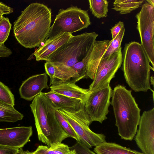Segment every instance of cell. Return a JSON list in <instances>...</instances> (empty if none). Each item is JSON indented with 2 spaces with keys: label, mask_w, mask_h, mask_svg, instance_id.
Segmentation results:
<instances>
[{
  "label": "cell",
  "mask_w": 154,
  "mask_h": 154,
  "mask_svg": "<svg viewBox=\"0 0 154 154\" xmlns=\"http://www.w3.org/2000/svg\"><path fill=\"white\" fill-rule=\"evenodd\" d=\"M48 77L46 73L32 75L23 81L19 89L21 98L31 101L42 92L45 89H49Z\"/></svg>",
  "instance_id": "4fadbf2b"
},
{
  "label": "cell",
  "mask_w": 154,
  "mask_h": 154,
  "mask_svg": "<svg viewBox=\"0 0 154 154\" xmlns=\"http://www.w3.org/2000/svg\"><path fill=\"white\" fill-rule=\"evenodd\" d=\"M46 73L50 77V85H51L54 81L55 73V68L54 65L50 62H46L44 65Z\"/></svg>",
  "instance_id": "f1b7e54d"
},
{
  "label": "cell",
  "mask_w": 154,
  "mask_h": 154,
  "mask_svg": "<svg viewBox=\"0 0 154 154\" xmlns=\"http://www.w3.org/2000/svg\"><path fill=\"white\" fill-rule=\"evenodd\" d=\"M124 24L123 22L119 21L110 29L112 39L117 36L121 29L124 27Z\"/></svg>",
  "instance_id": "f546056e"
},
{
  "label": "cell",
  "mask_w": 154,
  "mask_h": 154,
  "mask_svg": "<svg viewBox=\"0 0 154 154\" xmlns=\"http://www.w3.org/2000/svg\"><path fill=\"white\" fill-rule=\"evenodd\" d=\"M44 93L57 109L74 108L83 102L79 100L57 94L51 91Z\"/></svg>",
  "instance_id": "ac0fdd59"
},
{
  "label": "cell",
  "mask_w": 154,
  "mask_h": 154,
  "mask_svg": "<svg viewBox=\"0 0 154 154\" xmlns=\"http://www.w3.org/2000/svg\"><path fill=\"white\" fill-rule=\"evenodd\" d=\"M14 106L0 102V122H15L23 119V115Z\"/></svg>",
  "instance_id": "d6986e66"
},
{
  "label": "cell",
  "mask_w": 154,
  "mask_h": 154,
  "mask_svg": "<svg viewBox=\"0 0 154 154\" xmlns=\"http://www.w3.org/2000/svg\"><path fill=\"white\" fill-rule=\"evenodd\" d=\"M68 146L61 143L52 144L49 146L39 145L34 154H70L71 150Z\"/></svg>",
  "instance_id": "ffe728a7"
},
{
  "label": "cell",
  "mask_w": 154,
  "mask_h": 154,
  "mask_svg": "<svg viewBox=\"0 0 154 154\" xmlns=\"http://www.w3.org/2000/svg\"><path fill=\"white\" fill-rule=\"evenodd\" d=\"M91 24L88 10L76 6L60 9L44 41L61 32L72 34L81 30Z\"/></svg>",
  "instance_id": "52a82bcc"
},
{
  "label": "cell",
  "mask_w": 154,
  "mask_h": 154,
  "mask_svg": "<svg viewBox=\"0 0 154 154\" xmlns=\"http://www.w3.org/2000/svg\"><path fill=\"white\" fill-rule=\"evenodd\" d=\"M55 113L59 122L65 131L70 137L73 138L76 140L77 142H79V139L77 134L58 109H55Z\"/></svg>",
  "instance_id": "d4e9b609"
},
{
  "label": "cell",
  "mask_w": 154,
  "mask_h": 154,
  "mask_svg": "<svg viewBox=\"0 0 154 154\" xmlns=\"http://www.w3.org/2000/svg\"><path fill=\"white\" fill-rule=\"evenodd\" d=\"M91 52L85 58L71 67L82 79L86 78L87 64Z\"/></svg>",
  "instance_id": "4316f807"
},
{
  "label": "cell",
  "mask_w": 154,
  "mask_h": 154,
  "mask_svg": "<svg viewBox=\"0 0 154 154\" xmlns=\"http://www.w3.org/2000/svg\"><path fill=\"white\" fill-rule=\"evenodd\" d=\"M144 0H116L113 3V9L122 14L131 13L138 8Z\"/></svg>",
  "instance_id": "44dd1931"
},
{
  "label": "cell",
  "mask_w": 154,
  "mask_h": 154,
  "mask_svg": "<svg viewBox=\"0 0 154 154\" xmlns=\"http://www.w3.org/2000/svg\"><path fill=\"white\" fill-rule=\"evenodd\" d=\"M0 102L13 106L15 105L14 95L9 88L0 81Z\"/></svg>",
  "instance_id": "cb8c5ba5"
},
{
  "label": "cell",
  "mask_w": 154,
  "mask_h": 154,
  "mask_svg": "<svg viewBox=\"0 0 154 154\" xmlns=\"http://www.w3.org/2000/svg\"><path fill=\"white\" fill-rule=\"evenodd\" d=\"M11 27L9 18L3 16L0 21V45L4 44L7 40Z\"/></svg>",
  "instance_id": "484cf974"
},
{
  "label": "cell",
  "mask_w": 154,
  "mask_h": 154,
  "mask_svg": "<svg viewBox=\"0 0 154 154\" xmlns=\"http://www.w3.org/2000/svg\"><path fill=\"white\" fill-rule=\"evenodd\" d=\"M123 55L121 47L111 55L100 59L93 81L89 86L91 91L109 86V83L122 63Z\"/></svg>",
  "instance_id": "9c48e42d"
},
{
  "label": "cell",
  "mask_w": 154,
  "mask_h": 154,
  "mask_svg": "<svg viewBox=\"0 0 154 154\" xmlns=\"http://www.w3.org/2000/svg\"><path fill=\"white\" fill-rule=\"evenodd\" d=\"M122 57V69L129 86L136 92L150 89V71L154 69L141 44L134 41L126 44Z\"/></svg>",
  "instance_id": "3957f363"
},
{
  "label": "cell",
  "mask_w": 154,
  "mask_h": 154,
  "mask_svg": "<svg viewBox=\"0 0 154 154\" xmlns=\"http://www.w3.org/2000/svg\"><path fill=\"white\" fill-rule=\"evenodd\" d=\"M141 44L154 68V7L146 2L136 15Z\"/></svg>",
  "instance_id": "ba28073f"
},
{
  "label": "cell",
  "mask_w": 154,
  "mask_h": 154,
  "mask_svg": "<svg viewBox=\"0 0 154 154\" xmlns=\"http://www.w3.org/2000/svg\"><path fill=\"white\" fill-rule=\"evenodd\" d=\"M112 89L109 86L91 91L84 103L85 111L92 122L100 123L107 119L108 108L110 104Z\"/></svg>",
  "instance_id": "30bf717a"
},
{
  "label": "cell",
  "mask_w": 154,
  "mask_h": 154,
  "mask_svg": "<svg viewBox=\"0 0 154 154\" xmlns=\"http://www.w3.org/2000/svg\"><path fill=\"white\" fill-rule=\"evenodd\" d=\"M24 154H34L33 152H30L28 150L24 151Z\"/></svg>",
  "instance_id": "d590c367"
},
{
  "label": "cell",
  "mask_w": 154,
  "mask_h": 154,
  "mask_svg": "<svg viewBox=\"0 0 154 154\" xmlns=\"http://www.w3.org/2000/svg\"><path fill=\"white\" fill-rule=\"evenodd\" d=\"M145 1L147 2V3L149 4L150 5H152L153 7H154V0H147Z\"/></svg>",
  "instance_id": "836d02e7"
},
{
  "label": "cell",
  "mask_w": 154,
  "mask_h": 154,
  "mask_svg": "<svg viewBox=\"0 0 154 154\" xmlns=\"http://www.w3.org/2000/svg\"><path fill=\"white\" fill-rule=\"evenodd\" d=\"M58 110L77 134L79 143L89 149L106 142L104 134L94 132L90 128L92 122L85 111L83 102L74 108Z\"/></svg>",
  "instance_id": "8992f818"
},
{
  "label": "cell",
  "mask_w": 154,
  "mask_h": 154,
  "mask_svg": "<svg viewBox=\"0 0 154 154\" xmlns=\"http://www.w3.org/2000/svg\"><path fill=\"white\" fill-rule=\"evenodd\" d=\"M72 35L70 33L61 32L44 41V44L33 53L36 60L46 61L51 54L66 42Z\"/></svg>",
  "instance_id": "5bb4252c"
},
{
  "label": "cell",
  "mask_w": 154,
  "mask_h": 154,
  "mask_svg": "<svg viewBox=\"0 0 154 154\" xmlns=\"http://www.w3.org/2000/svg\"><path fill=\"white\" fill-rule=\"evenodd\" d=\"M13 12V8L2 2H0V13L3 14H8Z\"/></svg>",
  "instance_id": "1f68e13d"
},
{
  "label": "cell",
  "mask_w": 154,
  "mask_h": 154,
  "mask_svg": "<svg viewBox=\"0 0 154 154\" xmlns=\"http://www.w3.org/2000/svg\"><path fill=\"white\" fill-rule=\"evenodd\" d=\"M90 9L92 14L98 18L106 17L108 11L109 2L106 0L88 1Z\"/></svg>",
  "instance_id": "7402d4cb"
},
{
  "label": "cell",
  "mask_w": 154,
  "mask_h": 154,
  "mask_svg": "<svg viewBox=\"0 0 154 154\" xmlns=\"http://www.w3.org/2000/svg\"><path fill=\"white\" fill-rule=\"evenodd\" d=\"M98 36L94 32L72 35L51 54L46 61L71 67L89 54Z\"/></svg>",
  "instance_id": "5b68a950"
},
{
  "label": "cell",
  "mask_w": 154,
  "mask_h": 154,
  "mask_svg": "<svg viewBox=\"0 0 154 154\" xmlns=\"http://www.w3.org/2000/svg\"><path fill=\"white\" fill-rule=\"evenodd\" d=\"M94 151L96 154H144L115 143L106 142L95 147Z\"/></svg>",
  "instance_id": "e0dca14e"
},
{
  "label": "cell",
  "mask_w": 154,
  "mask_h": 154,
  "mask_svg": "<svg viewBox=\"0 0 154 154\" xmlns=\"http://www.w3.org/2000/svg\"><path fill=\"white\" fill-rule=\"evenodd\" d=\"M24 151L22 148H19L15 154H24Z\"/></svg>",
  "instance_id": "e575fe53"
},
{
  "label": "cell",
  "mask_w": 154,
  "mask_h": 154,
  "mask_svg": "<svg viewBox=\"0 0 154 154\" xmlns=\"http://www.w3.org/2000/svg\"><path fill=\"white\" fill-rule=\"evenodd\" d=\"M75 83L68 81L51 85L50 88L54 93L79 100L84 103L91 91L89 88L80 87Z\"/></svg>",
  "instance_id": "9a60e30c"
},
{
  "label": "cell",
  "mask_w": 154,
  "mask_h": 154,
  "mask_svg": "<svg viewBox=\"0 0 154 154\" xmlns=\"http://www.w3.org/2000/svg\"><path fill=\"white\" fill-rule=\"evenodd\" d=\"M11 50L5 44L0 45V58L8 57L11 53Z\"/></svg>",
  "instance_id": "d6a6232c"
},
{
  "label": "cell",
  "mask_w": 154,
  "mask_h": 154,
  "mask_svg": "<svg viewBox=\"0 0 154 154\" xmlns=\"http://www.w3.org/2000/svg\"><path fill=\"white\" fill-rule=\"evenodd\" d=\"M109 41L106 40L96 41L87 62L86 78L94 79L98 64L109 45Z\"/></svg>",
  "instance_id": "2e32d148"
},
{
  "label": "cell",
  "mask_w": 154,
  "mask_h": 154,
  "mask_svg": "<svg viewBox=\"0 0 154 154\" xmlns=\"http://www.w3.org/2000/svg\"><path fill=\"white\" fill-rule=\"evenodd\" d=\"M71 152L70 154H77L74 149H72L71 150Z\"/></svg>",
  "instance_id": "8d00e7d4"
},
{
  "label": "cell",
  "mask_w": 154,
  "mask_h": 154,
  "mask_svg": "<svg viewBox=\"0 0 154 154\" xmlns=\"http://www.w3.org/2000/svg\"><path fill=\"white\" fill-rule=\"evenodd\" d=\"M32 134L31 126L0 129V145L22 148L29 142Z\"/></svg>",
  "instance_id": "7c38bea8"
},
{
  "label": "cell",
  "mask_w": 154,
  "mask_h": 154,
  "mask_svg": "<svg viewBox=\"0 0 154 154\" xmlns=\"http://www.w3.org/2000/svg\"><path fill=\"white\" fill-rule=\"evenodd\" d=\"M134 137L138 147L144 154H154V108L140 116Z\"/></svg>",
  "instance_id": "8fae6325"
},
{
  "label": "cell",
  "mask_w": 154,
  "mask_h": 154,
  "mask_svg": "<svg viewBox=\"0 0 154 154\" xmlns=\"http://www.w3.org/2000/svg\"><path fill=\"white\" fill-rule=\"evenodd\" d=\"M51 9L39 3L29 4L14 22V37L23 47H39L47 36L51 27Z\"/></svg>",
  "instance_id": "6da1fadb"
},
{
  "label": "cell",
  "mask_w": 154,
  "mask_h": 154,
  "mask_svg": "<svg viewBox=\"0 0 154 154\" xmlns=\"http://www.w3.org/2000/svg\"><path fill=\"white\" fill-rule=\"evenodd\" d=\"M125 30L124 27L122 28L117 36L110 41L109 45L102 57H108L119 50L121 47V45L124 35Z\"/></svg>",
  "instance_id": "603a6c76"
},
{
  "label": "cell",
  "mask_w": 154,
  "mask_h": 154,
  "mask_svg": "<svg viewBox=\"0 0 154 154\" xmlns=\"http://www.w3.org/2000/svg\"><path fill=\"white\" fill-rule=\"evenodd\" d=\"M34 116L38 140L47 146L60 143L70 137L59 122L55 115L57 108L42 92L30 105Z\"/></svg>",
  "instance_id": "277c9868"
},
{
  "label": "cell",
  "mask_w": 154,
  "mask_h": 154,
  "mask_svg": "<svg viewBox=\"0 0 154 154\" xmlns=\"http://www.w3.org/2000/svg\"><path fill=\"white\" fill-rule=\"evenodd\" d=\"M3 17V16H2V17H0V21H1V20H2V18Z\"/></svg>",
  "instance_id": "74e56055"
},
{
  "label": "cell",
  "mask_w": 154,
  "mask_h": 154,
  "mask_svg": "<svg viewBox=\"0 0 154 154\" xmlns=\"http://www.w3.org/2000/svg\"><path fill=\"white\" fill-rule=\"evenodd\" d=\"M69 148L71 149H75L77 154H96L89 148L78 142L73 146Z\"/></svg>",
  "instance_id": "83f0119b"
},
{
  "label": "cell",
  "mask_w": 154,
  "mask_h": 154,
  "mask_svg": "<svg viewBox=\"0 0 154 154\" xmlns=\"http://www.w3.org/2000/svg\"><path fill=\"white\" fill-rule=\"evenodd\" d=\"M111 104L115 116V125L122 139L131 141L134 137L140 119V109L131 90L119 85L112 91Z\"/></svg>",
  "instance_id": "7a4b0ae2"
},
{
  "label": "cell",
  "mask_w": 154,
  "mask_h": 154,
  "mask_svg": "<svg viewBox=\"0 0 154 154\" xmlns=\"http://www.w3.org/2000/svg\"><path fill=\"white\" fill-rule=\"evenodd\" d=\"M19 149L0 145V154H15Z\"/></svg>",
  "instance_id": "4dcf8cb0"
}]
</instances>
